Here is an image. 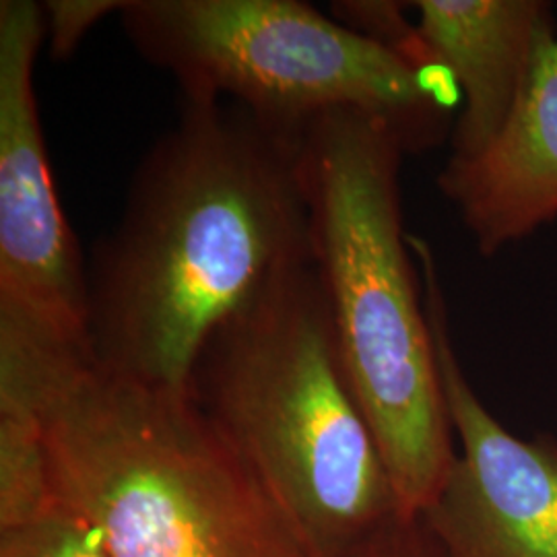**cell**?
I'll list each match as a JSON object with an SVG mask.
<instances>
[{
  "mask_svg": "<svg viewBox=\"0 0 557 557\" xmlns=\"http://www.w3.org/2000/svg\"><path fill=\"white\" fill-rule=\"evenodd\" d=\"M312 264L299 135L221 100H182L87 264L101 366L190 393L200 351L278 278Z\"/></svg>",
  "mask_w": 557,
  "mask_h": 557,
  "instance_id": "cell-1",
  "label": "cell"
},
{
  "mask_svg": "<svg viewBox=\"0 0 557 557\" xmlns=\"http://www.w3.org/2000/svg\"><path fill=\"white\" fill-rule=\"evenodd\" d=\"M0 411L38 419L54 504L108 557H306L193 393L128 379L91 349L0 343Z\"/></svg>",
  "mask_w": 557,
  "mask_h": 557,
  "instance_id": "cell-2",
  "label": "cell"
},
{
  "mask_svg": "<svg viewBox=\"0 0 557 557\" xmlns=\"http://www.w3.org/2000/svg\"><path fill=\"white\" fill-rule=\"evenodd\" d=\"M386 120L335 110L299 135L312 267L338 363L407 517L436 498L455 460V430L409 234L400 161Z\"/></svg>",
  "mask_w": 557,
  "mask_h": 557,
  "instance_id": "cell-3",
  "label": "cell"
},
{
  "mask_svg": "<svg viewBox=\"0 0 557 557\" xmlns=\"http://www.w3.org/2000/svg\"><path fill=\"white\" fill-rule=\"evenodd\" d=\"M190 393L306 557H338L405 515L341 370L312 264L221 324L200 351Z\"/></svg>",
  "mask_w": 557,
  "mask_h": 557,
  "instance_id": "cell-4",
  "label": "cell"
},
{
  "mask_svg": "<svg viewBox=\"0 0 557 557\" xmlns=\"http://www.w3.org/2000/svg\"><path fill=\"white\" fill-rule=\"evenodd\" d=\"M119 17L140 59L178 83L182 100L232 101L287 135L358 110L391 122L419 151L440 139L460 101L444 66L419 69L308 2L124 0Z\"/></svg>",
  "mask_w": 557,
  "mask_h": 557,
  "instance_id": "cell-5",
  "label": "cell"
},
{
  "mask_svg": "<svg viewBox=\"0 0 557 557\" xmlns=\"http://www.w3.org/2000/svg\"><path fill=\"white\" fill-rule=\"evenodd\" d=\"M44 4L0 2V338L89 349L87 264L60 205L36 96Z\"/></svg>",
  "mask_w": 557,
  "mask_h": 557,
  "instance_id": "cell-6",
  "label": "cell"
},
{
  "mask_svg": "<svg viewBox=\"0 0 557 557\" xmlns=\"http://www.w3.org/2000/svg\"><path fill=\"white\" fill-rule=\"evenodd\" d=\"M438 356L457 460L419 512L450 557H557V440L510 434L465 376L448 333L438 262L409 234Z\"/></svg>",
  "mask_w": 557,
  "mask_h": 557,
  "instance_id": "cell-7",
  "label": "cell"
},
{
  "mask_svg": "<svg viewBox=\"0 0 557 557\" xmlns=\"http://www.w3.org/2000/svg\"><path fill=\"white\" fill-rule=\"evenodd\" d=\"M438 186L485 257L556 220V27L539 44L531 73L498 137L473 158H450L440 172Z\"/></svg>",
  "mask_w": 557,
  "mask_h": 557,
  "instance_id": "cell-8",
  "label": "cell"
},
{
  "mask_svg": "<svg viewBox=\"0 0 557 557\" xmlns=\"http://www.w3.org/2000/svg\"><path fill=\"white\" fill-rule=\"evenodd\" d=\"M419 38L457 81L453 158H473L510 119L539 44L554 29L537 0H419Z\"/></svg>",
  "mask_w": 557,
  "mask_h": 557,
  "instance_id": "cell-9",
  "label": "cell"
},
{
  "mask_svg": "<svg viewBox=\"0 0 557 557\" xmlns=\"http://www.w3.org/2000/svg\"><path fill=\"white\" fill-rule=\"evenodd\" d=\"M52 506L38 419L0 411V531L27 524Z\"/></svg>",
  "mask_w": 557,
  "mask_h": 557,
  "instance_id": "cell-10",
  "label": "cell"
},
{
  "mask_svg": "<svg viewBox=\"0 0 557 557\" xmlns=\"http://www.w3.org/2000/svg\"><path fill=\"white\" fill-rule=\"evenodd\" d=\"M0 557H108L100 533L54 504L41 517L0 531Z\"/></svg>",
  "mask_w": 557,
  "mask_h": 557,
  "instance_id": "cell-11",
  "label": "cell"
},
{
  "mask_svg": "<svg viewBox=\"0 0 557 557\" xmlns=\"http://www.w3.org/2000/svg\"><path fill=\"white\" fill-rule=\"evenodd\" d=\"M46 15V46L54 60L75 54L83 38L108 15H119L124 0H50Z\"/></svg>",
  "mask_w": 557,
  "mask_h": 557,
  "instance_id": "cell-12",
  "label": "cell"
},
{
  "mask_svg": "<svg viewBox=\"0 0 557 557\" xmlns=\"http://www.w3.org/2000/svg\"><path fill=\"white\" fill-rule=\"evenodd\" d=\"M338 557H450L421 515L395 518Z\"/></svg>",
  "mask_w": 557,
  "mask_h": 557,
  "instance_id": "cell-13",
  "label": "cell"
}]
</instances>
